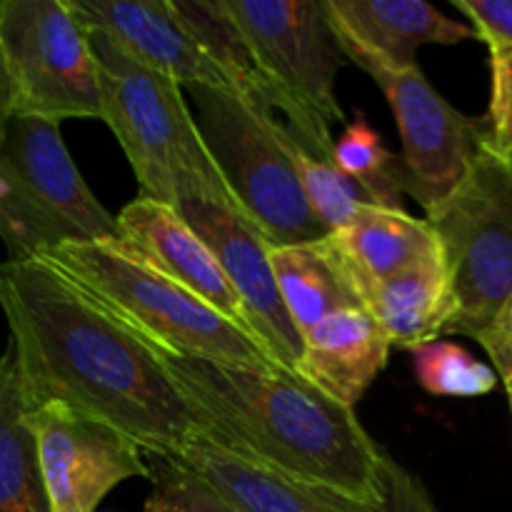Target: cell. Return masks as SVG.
Returning a JSON list of instances; mask_svg holds the SVG:
<instances>
[{
	"mask_svg": "<svg viewBox=\"0 0 512 512\" xmlns=\"http://www.w3.org/2000/svg\"><path fill=\"white\" fill-rule=\"evenodd\" d=\"M0 310L28 408L63 405L158 458L200 440L158 353L48 260L0 263Z\"/></svg>",
	"mask_w": 512,
	"mask_h": 512,
	"instance_id": "6da1fadb",
	"label": "cell"
},
{
	"mask_svg": "<svg viewBox=\"0 0 512 512\" xmlns=\"http://www.w3.org/2000/svg\"><path fill=\"white\" fill-rule=\"evenodd\" d=\"M158 358L188 400L200 440L355 503L383 505L388 453L353 408L293 373L165 353Z\"/></svg>",
	"mask_w": 512,
	"mask_h": 512,
	"instance_id": "7a4b0ae2",
	"label": "cell"
},
{
	"mask_svg": "<svg viewBox=\"0 0 512 512\" xmlns=\"http://www.w3.org/2000/svg\"><path fill=\"white\" fill-rule=\"evenodd\" d=\"M43 260L158 353L278 370L253 335L150 268L120 240L60 245Z\"/></svg>",
	"mask_w": 512,
	"mask_h": 512,
	"instance_id": "3957f363",
	"label": "cell"
},
{
	"mask_svg": "<svg viewBox=\"0 0 512 512\" xmlns=\"http://www.w3.org/2000/svg\"><path fill=\"white\" fill-rule=\"evenodd\" d=\"M243 38L265 105L300 150L330 163V125L345 120L335 78L345 65L325 0H218Z\"/></svg>",
	"mask_w": 512,
	"mask_h": 512,
	"instance_id": "277c9868",
	"label": "cell"
},
{
	"mask_svg": "<svg viewBox=\"0 0 512 512\" xmlns=\"http://www.w3.org/2000/svg\"><path fill=\"white\" fill-rule=\"evenodd\" d=\"M210 160L238 208L273 248L328 238L300 183L295 140L275 115L213 85L185 88ZM305 153V150H303Z\"/></svg>",
	"mask_w": 512,
	"mask_h": 512,
	"instance_id": "5b68a950",
	"label": "cell"
},
{
	"mask_svg": "<svg viewBox=\"0 0 512 512\" xmlns=\"http://www.w3.org/2000/svg\"><path fill=\"white\" fill-rule=\"evenodd\" d=\"M0 240L8 260H33L68 243L118 240L115 215L80 175L60 123L10 115L0 135Z\"/></svg>",
	"mask_w": 512,
	"mask_h": 512,
	"instance_id": "8992f818",
	"label": "cell"
},
{
	"mask_svg": "<svg viewBox=\"0 0 512 512\" xmlns=\"http://www.w3.org/2000/svg\"><path fill=\"white\" fill-rule=\"evenodd\" d=\"M85 30L98 65L100 120L123 148L140 185V198L175 205L178 173L220 178L183 88L140 65L100 30Z\"/></svg>",
	"mask_w": 512,
	"mask_h": 512,
	"instance_id": "52a82bcc",
	"label": "cell"
},
{
	"mask_svg": "<svg viewBox=\"0 0 512 512\" xmlns=\"http://www.w3.org/2000/svg\"><path fill=\"white\" fill-rule=\"evenodd\" d=\"M425 220L443 250L453 295L443 335L475 338L512 298V168L483 140L463 183Z\"/></svg>",
	"mask_w": 512,
	"mask_h": 512,
	"instance_id": "ba28073f",
	"label": "cell"
},
{
	"mask_svg": "<svg viewBox=\"0 0 512 512\" xmlns=\"http://www.w3.org/2000/svg\"><path fill=\"white\" fill-rule=\"evenodd\" d=\"M0 55L13 115L103 118L98 65L70 0H0Z\"/></svg>",
	"mask_w": 512,
	"mask_h": 512,
	"instance_id": "9c48e42d",
	"label": "cell"
},
{
	"mask_svg": "<svg viewBox=\"0 0 512 512\" xmlns=\"http://www.w3.org/2000/svg\"><path fill=\"white\" fill-rule=\"evenodd\" d=\"M173 208L215 255L243 305L250 333L265 355L278 370L298 375L303 335L280 298L270 265L273 245L230 198L223 178L178 173Z\"/></svg>",
	"mask_w": 512,
	"mask_h": 512,
	"instance_id": "30bf717a",
	"label": "cell"
},
{
	"mask_svg": "<svg viewBox=\"0 0 512 512\" xmlns=\"http://www.w3.org/2000/svg\"><path fill=\"white\" fill-rule=\"evenodd\" d=\"M388 100L403 140V193L433 210L468 175L485 140V118H468L430 85L418 65H365Z\"/></svg>",
	"mask_w": 512,
	"mask_h": 512,
	"instance_id": "8fae6325",
	"label": "cell"
},
{
	"mask_svg": "<svg viewBox=\"0 0 512 512\" xmlns=\"http://www.w3.org/2000/svg\"><path fill=\"white\" fill-rule=\"evenodd\" d=\"M28 423L50 512H95L123 480L150 478L143 450L100 420L63 405H38Z\"/></svg>",
	"mask_w": 512,
	"mask_h": 512,
	"instance_id": "7c38bea8",
	"label": "cell"
},
{
	"mask_svg": "<svg viewBox=\"0 0 512 512\" xmlns=\"http://www.w3.org/2000/svg\"><path fill=\"white\" fill-rule=\"evenodd\" d=\"M115 223L118 240L130 253L250 333L243 305L220 263L173 205L135 198L115 215Z\"/></svg>",
	"mask_w": 512,
	"mask_h": 512,
	"instance_id": "4fadbf2b",
	"label": "cell"
},
{
	"mask_svg": "<svg viewBox=\"0 0 512 512\" xmlns=\"http://www.w3.org/2000/svg\"><path fill=\"white\" fill-rule=\"evenodd\" d=\"M345 58L355 65L413 68L423 45H455L475 38L473 28L450 20L423 0H325Z\"/></svg>",
	"mask_w": 512,
	"mask_h": 512,
	"instance_id": "5bb4252c",
	"label": "cell"
},
{
	"mask_svg": "<svg viewBox=\"0 0 512 512\" xmlns=\"http://www.w3.org/2000/svg\"><path fill=\"white\" fill-rule=\"evenodd\" d=\"M85 28L108 35L120 50L180 88L213 85L230 90L218 65L193 43L170 0H70Z\"/></svg>",
	"mask_w": 512,
	"mask_h": 512,
	"instance_id": "9a60e30c",
	"label": "cell"
},
{
	"mask_svg": "<svg viewBox=\"0 0 512 512\" xmlns=\"http://www.w3.org/2000/svg\"><path fill=\"white\" fill-rule=\"evenodd\" d=\"M390 348L368 310H340L303 335L298 375L355 410L388 363Z\"/></svg>",
	"mask_w": 512,
	"mask_h": 512,
	"instance_id": "2e32d148",
	"label": "cell"
},
{
	"mask_svg": "<svg viewBox=\"0 0 512 512\" xmlns=\"http://www.w3.org/2000/svg\"><path fill=\"white\" fill-rule=\"evenodd\" d=\"M173 460L203 475L240 512H385L383 505L355 503L333 490L248 463L208 440L188 445Z\"/></svg>",
	"mask_w": 512,
	"mask_h": 512,
	"instance_id": "e0dca14e",
	"label": "cell"
},
{
	"mask_svg": "<svg viewBox=\"0 0 512 512\" xmlns=\"http://www.w3.org/2000/svg\"><path fill=\"white\" fill-rule=\"evenodd\" d=\"M328 243L343 260L358 290L443 258L428 220L375 205L355 210L345 228L328 235Z\"/></svg>",
	"mask_w": 512,
	"mask_h": 512,
	"instance_id": "ac0fdd59",
	"label": "cell"
},
{
	"mask_svg": "<svg viewBox=\"0 0 512 512\" xmlns=\"http://www.w3.org/2000/svg\"><path fill=\"white\" fill-rule=\"evenodd\" d=\"M360 295L390 345L398 348L415 350L433 343L453 318V295L443 258L365 285Z\"/></svg>",
	"mask_w": 512,
	"mask_h": 512,
	"instance_id": "d6986e66",
	"label": "cell"
},
{
	"mask_svg": "<svg viewBox=\"0 0 512 512\" xmlns=\"http://www.w3.org/2000/svg\"><path fill=\"white\" fill-rule=\"evenodd\" d=\"M275 283L300 335L340 310H365L363 295L328 238L270 250Z\"/></svg>",
	"mask_w": 512,
	"mask_h": 512,
	"instance_id": "ffe728a7",
	"label": "cell"
},
{
	"mask_svg": "<svg viewBox=\"0 0 512 512\" xmlns=\"http://www.w3.org/2000/svg\"><path fill=\"white\" fill-rule=\"evenodd\" d=\"M13 353L0 358V512H50Z\"/></svg>",
	"mask_w": 512,
	"mask_h": 512,
	"instance_id": "44dd1931",
	"label": "cell"
},
{
	"mask_svg": "<svg viewBox=\"0 0 512 512\" xmlns=\"http://www.w3.org/2000/svg\"><path fill=\"white\" fill-rule=\"evenodd\" d=\"M330 163L363 185L378 208L403 210V165L360 115L333 143Z\"/></svg>",
	"mask_w": 512,
	"mask_h": 512,
	"instance_id": "7402d4cb",
	"label": "cell"
},
{
	"mask_svg": "<svg viewBox=\"0 0 512 512\" xmlns=\"http://www.w3.org/2000/svg\"><path fill=\"white\" fill-rule=\"evenodd\" d=\"M418 383L440 398H478L498 385V373L460 345L433 340L413 350Z\"/></svg>",
	"mask_w": 512,
	"mask_h": 512,
	"instance_id": "603a6c76",
	"label": "cell"
},
{
	"mask_svg": "<svg viewBox=\"0 0 512 512\" xmlns=\"http://www.w3.org/2000/svg\"><path fill=\"white\" fill-rule=\"evenodd\" d=\"M295 163H298L300 183H303L310 210L325 225L328 233L345 228L355 215V210L363 208V205H375L368 190L355 183L343 170L335 168L333 163L310 158L300 148L295 150Z\"/></svg>",
	"mask_w": 512,
	"mask_h": 512,
	"instance_id": "cb8c5ba5",
	"label": "cell"
},
{
	"mask_svg": "<svg viewBox=\"0 0 512 512\" xmlns=\"http://www.w3.org/2000/svg\"><path fill=\"white\" fill-rule=\"evenodd\" d=\"M158 460L155 473H150L153 490L143 512H240L203 475L173 458Z\"/></svg>",
	"mask_w": 512,
	"mask_h": 512,
	"instance_id": "d4e9b609",
	"label": "cell"
},
{
	"mask_svg": "<svg viewBox=\"0 0 512 512\" xmlns=\"http://www.w3.org/2000/svg\"><path fill=\"white\" fill-rule=\"evenodd\" d=\"M493 98L485 118V145L498 158L512 163V53H490Z\"/></svg>",
	"mask_w": 512,
	"mask_h": 512,
	"instance_id": "484cf974",
	"label": "cell"
},
{
	"mask_svg": "<svg viewBox=\"0 0 512 512\" xmlns=\"http://www.w3.org/2000/svg\"><path fill=\"white\" fill-rule=\"evenodd\" d=\"M453 5L473 20L475 38L488 43L490 53H512V0H453Z\"/></svg>",
	"mask_w": 512,
	"mask_h": 512,
	"instance_id": "4316f807",
	"label": "cell"
},
{
	"mask_svg": "<svg viewBox=\"0 0 512 512\" xmlns=\"http://www.w3.org/2000/svg\"><path fill=\"white\" fill-rule=\"evenodd\" d=\"M383 483H385V512H438L433 498L425 490L423 480L410 473L400 463H395L390 455H385L383 463Z\"/></svg>",
	"mask_w": 512,
	"mask_h": 512,
	"instance_id": "83f0119b",
	"label": "cell"
},
{
	"mask_svg": "<svg viewBox=\"0 0 512 512\" xmlns=\"http://www.w3.org/2000/svg\"><path fill=\"white\" fill-rule=\"evenodd\" d=\"M485 353L490 355L495 365V373L500 378H510L512 375V298L500 308V313L490 320L485 330L475 335Z\"/></svg>",
	"mask_w": 512,
	"mask_h": 512,
	"instance_id": "f1b7e54d",
	"label": "cell"
},
{
	"mask_svg": "<svg viewBox=\"0 0 512 512\" xmlns=\"http://www.w3.org/2000/svg\"><path fill=\"white\" fill-rule=\"evenodd\" d=\"M10 115H13V90H10L8 73H5L3 55H0V135H3L5 125H8Z\"/></svg>",
	"mask_w": 512,
	"mask_h": 512,
	"instance_id": "f546056e",
	"label": "cell"
},
{
	"mask_svg": "<svg viewBox=\"0 0 512 512\" xmlns=\"http://www.w3.org/2000/svg\"><path fill=\"white\" fill-rule=\"evenodd\" d=\"M505 388H508V398H510V408H512V375L505 378Z\"/></svg>",
	"mask_w": 512,
	"mask_h": 512,
	"instance_id": "4dcf8cb0",
	"label": "cell"
},
{
	"mask_svg": "<svg viewBox=\"0 0 512 512\" xmlns=\"http://www.w3.org/2000/svg\"><path fill=\"white\" fill-rule=\"evenodd\" d=\"M505 163H508V160H505ZM510 165V168H512V163H508Z\"/></svg>",
	"mask_w": 512,
	"mask_h": 512,
	"instance_id": "1f68e13d",
	"label": "cell"
}]
</instances>
